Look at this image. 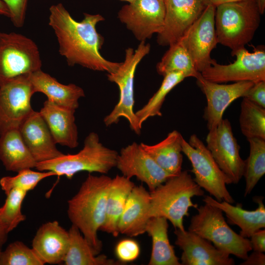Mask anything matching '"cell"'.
<instances>
[{
    "mask_svg": "<svg viewBox=\"0 0 265 265\" xmlns=\"http://www.w3.org/2000/svg\"><path fill=\"white\" fill-rule=\"evenodd\" d=\"M49 25L53 28L59 45V53L69 66L79 65L94 71L115 72L121 63L106 59L100 50L103 37L96 28L105 20L100 14L85 13L81 21H76L62 3L49 9Z\"/></svg>",
    "mask_w": 265,
    "mask_h": 265,
    "instance_id": "cell-1",
    "label": "cell"
},
{
    "mask_svg": "<svg viewBox=\"0 0 265 265\" xmlns=\"http://www.w3.org/2000/svg\"><path fill=\"white\" fill-rule=\"evenodd\" d=\"M29 78L35 93L44 94L48 100L60 106L76 110L79 106V100L85 96L80 86L73 83L62 84L41 69L31 74Z\"/></svg>",
    "mask_w": 265,
    "mask_h": 265,
    "instance_id": "cell-24",
    "label": "cell"
},
{
    "mask_svg": "<svg viewBox=\"0 0 265 265\" xmlns=\"http://www.w3.org/2000/svg\"><path fill=\"white\" fill-rule=\"evenodd\" d=\"M150 194V218L165 217L175 229L185 230L184 217L189 215L190 207H198L192 202V198L204 196V191L187 171H183L169 178Z\"/></svg>",
    "mask_w": 265,
    "mask_h": 265,
    "instance_id": "cell-3",
    "label": "cell"
},
{
    "mask_svg": "<svg viewBox=\"0 0 265 265\" xmlns=\"http://www.w3.org/2000/svg\"><path fill=\"white\" fill-rule=\"evenodd\" d=\"M42 65L39 49L32 39L18 33L0 32V86L30 75Z\"/></svg>",
    "mask_w": 265,
    "mask_h": 265,
    "instance_id": "cell-8",
    "label": "cell"
},
{
    "mask_svg": "<svg viewBox=\"0 0 265 265\" xmlns=\"http://www.w3.org/2000/svg\"><path fill=\"white\" fill-rule=\"evenodd\" d=\"M204 5L207 6L208 5L214 6L215 7L219 5L235 1L241 0H202Z\"/></svg>",
    "mask_w": 265,
    "mask_h": 265,
    "instance_id": "cell-43",
    "label": "cell"
},
{
    "mask_svg": "<svg viewBox=\"0 0 265 265\" xmlns=\"http://www.w3.org/2000/svg\"><path fill=\"white\" fill-rule=\"evenodd\" d=\"M32 248L20 241L10 243L0 256V265H43Z\"/></svg>",
    "mask_w": 265,
    "mask_h": 265,
    "instance_id": "cell-36",
    "label": "cell"
},
{
    "mask_svg": "<svg viewBox=\"0 0 265 265\" xmlns=\"http://www.w3.org/2000/svg\"><path fill=\"white\" fill-rule=\"evenodd\" d=\"M257 0H241L216 7L214 24L218 43L228 47L231 55L253 39L261 20Z\"/></svg>",
    "mask_w": 265,
    "mask_h": 265,
    "instance_id": "cell-4",
    "label": "cell"
},
{
    "mask_svg": "<svg viewBox=\"0 0 265 265\" xmlns=\"http://www.w3.org/2000/svg\"><path fill=\"white\" fill-rule=\"evenodd\" d=\"M19 131L37 163L64 154L57 149L56 143L39 112L33 110L21 124Z\"/></svg>",
    "mask_w": 265,
    "mask_h": 265,
    "instance_id": "cell-19",
    "label": "cell"
},
{
    "mask_svg": "<svg viewBox=\"0 0 265 265\" xmlns=\"http://www.w3.org/2000/svg\"><path fill=\"white\" fill-rule=\"evenodd\" d=\"M165 12L164 0H134L120 9L118 17L141 42L161 31Z\"/></svg>",
    "mask_w": 265,
    "mask_h": 265,
    "instance_id": "cell-13",
    "label": "cell"
},
{
    "mask_svg": "<svg viewBox=\"0 0 265 265\" xmlns=\"http://www.w3.org/2000/svg\"><path fill=\"white\" fill-rule=\"evenodd\" d=\"M29 76L18 77L0 86V133L19 129L34 110L30 101L35 92Z\"/></svg>",
    "mask_w": 265,
    "mask_h": 265,
    "instance_id": "cell-12",
    "label": "cell"
},
{
    "mask_svg": "<svg viewBox=\"0 0 265 265\" xmlns=\"http://www.w3.org/2000/svg\"><path fill=\"white\" fill-rule=\"evenodd\" d=\"M9 233L7 227L0 219V244L2 246L7 241Z\"/></svg>",
    "mask_w": 265,
    "mask_h": 265,
    "instance_id": "cell-42",
    "label": "cell"
},
{
    "mask_svg": "<svg viewBox=\"0 0 265 265\" xmlns=\"http://www.w3.org/2000/svg\"><path fill=\"white\" fill-rule=\"evenodd\" d=\"M235 61L222 65L212 59L211 65L200 72L206 80L218 83L227 82L265 81V50L264 46L249 52L245 48L236 51Z\"/></svg>",
    "mask_w": 265,
    "mask_h": 265,
    "instance_id": "cell-10",
    "label": "cell"
},
{
    "mask_svg": "<svg viewBox=\"0 0 265 265\" xmlns=\"http://www.w3.org/2000/svg\"><path fill=\"white\" fill-rule=\"evenodd\" d=\"M10 12V17L14 26L22 27L24 24L28 0H2Z\"/></svg>",
    "mask_w": 265,
    "mask_h": 265,
    "instance_id": "cell-38",
    "label": "cell"
},
{
    "mask_svg": "<svg viewBox=\"0 0 265 265\" xmlns=\"http://www.w3.org/2000/svg\"><path fill=\"white\" fill-rule=\"evenodd\" d=\"M186 76L181 73L172 72L163 76L162 83L147 103L135 112L139 126L149 118L156 116H161V108L167 95L177 84L182 82Z\"/></svg>",
    "mask_w": 265,
    "mask_h": 265,
    "instance_id": "cell-32",
    "label": "cell"
},
{
    "mask_svg": "<svg viewBox=\"0 0 265 265\" xmlns=\"http://www.w3.org/2000/svg\"><path fill=\"white\" fill-rule=\"evenodd\" d=\"M69 242L68 231L53 221L42 224L32 243V248L45 264L63 262Z\"/></svg>",
    "mask_w": 265,
    "mask_h": 265,
    "instance_id": "cell-20",
    "label": "cell"
},
{
    "mask_svg": "<svg viewBox=\"0 0 265 265\" xmlns=\"http://www.w3.org/2000/svg\"><path fill=\"white\" fill-rule=\"evenodd\" d=\"M140 248L138 243L130 238L120 240L116 245L115 253L118 260L126 263L135 260L139 256Z\"/></svg>",
    "mask_w": 265,
    "mask_h": 265,
    "instance_id": "cell-37",
    "label": "cell"
},
{
    "mask_svg": "<svg viewBox=\"0 0 265 265\" xmlns=\"http://www.w3.org/2000/svg\"><path fill=\"white\" fill-rule=\"evenodd\" d=\"M240 265H265V255L263 252L253 251Z\"/></svg>",
    "mask_w": 265,
    "mask_h": 265,
    "instance_id": "cell-41",
    "label": "cell"
},
{
    "mask_svg": "<svg viewBox=\"0 0 265 265\" xmlns=\"http://www.w3.org/2000/svg\"><path fill=\"white\" fill-rule=\"evenodd\" d=\"M0 15L10 17L9 10L2 0H0Z\"/></svg>",
    "mask_w": 265,
    "mask_h": 265,
    "instance_id": "cell-44",
    "label": "cell"
},
{
    "mask_svg": "<svg viewBox=\"0 0 265 265\" xmlns=\"http://www.w3.org/2000/svg\"><path fill=\"white\" fill-rule=\"evenodd\" d=\"M169 47L157 65L158 73L164 76L170 73L178 72L184 74L186 78H196L200 72L196 70L182 40L180 39Z\"/></svg>",
    "mask_w": 265,
    "mask_h": 265,
    "instance_id": "cell-30",
    "label": "cell"
},
{
    "mask_svg": "<svg viewBox=\"0 0 265 265\" xmlns=\"http://www.w3.org/2000/svg\"><path fill=\"white\" fill-rule=\"evenodd\" d=\"M0 160L8 171L35 168L37 162L25 144L19 129L0 133Z\"/></svg>",
    "mask_w": 265,
    "mask_h": 265,
    "instance_id": "cell-25",
    "label": "cell"
},
{
    "mask_svg": "<svg viewBox=\"0 0 265 265\" xmlns=\"http://www.w3.org/2000/svg\"><path fill=\"white\" fill-rule=\"evenodd\" d=\"M165 12L162 30L157 43L169 46L178 41L206 7L202 0H164Z\"/></svg>",
    "mask_w": 265,
    "mask_h": 265,
    "instance_id": "cell-17",
    "label": "cell"
},
{
    "mask_svg": "<svg viewBox=\"0 0 265 265\" xmlns=\"http://www.w3.org/2000/svg\"><path fill=\"white\" fill-rule=\"evenodd\" d=\"M27 192L12 189L6 195L3 205L0 208V219L9 232L15 229L26 217L21 211L23 202Z\"/></svg>",
    "mask_w": 265,
    "mask_h": 265,
    "instance_id": "cell-35",
    "label": "cell"
},
{
    "mask_svg": "<svg viewBox=\"0 0 265 265\" xmlns=\"http://www.w3.org/2000/svg\"><path fill=\"white\" fill-rule=\"evenodd\" d=\"M243 98L265 108V81L254 83L244 94Z\"/></svg>",
    "mask_w": 265,
    "mask_h": 265,
    "instance_id": "cell-39",
    "label": "cell"
},
{
    "mask_svg": "<svg viewBox=\"0 0 265 265\" xmlns=\"http://www.w3.org/2000/svg\"><path fill=\"white\" fill-rule=\"evenodd\" d=\"M182 147L183 153L191 163L194 182L217 201L234 203L235 200L226 186L231 184L230 180L197 135L192 134L188 142L183 138Z\"/></svg>",
    "mask_w": 265,
    "mask_h": 265,
    "instance_id": "cell-9",
    "label": "cell"
},
{
    "mask_svg": "<svg viewBox=\"0 0 265 265\" xmlns=\"http://www.w3.org/2000/svg\"><path fill=\"white\" fill-rule=\"evenodd\" d=\"M215 8L207 6L181 38L200 73L211 65V53L218 44L214 24Z\"/></svg>",
    "mask_w": 265,
    "mask_h": 265,
    "instance_id": "cell-14",
    "label": "cell"
},
{
    "mask_svg": "<svg viewBox=\"0 0 265 265\" xmlns=\"http://www.w3.org/2000/svg\"><path fill=\"white\" fill-rule=\"evenodd\" d=\"M175 243L183 251L181 265H234L230 255L189 231L175 229Z\"/></svg>",
    "mask_w": 265,
    "mask_h": 265,
    "instance_id": "cell-18",
    "label": "cell"
},
{
    "mask_svg": "<svg viewBox=\"0 0 265 265\" xmlns=\"http://www.w3.org/2000/svg\"><path fill=\"white\" fill-rule=\"evenodd\" d=\"M257 2L260 12L262 15L265 11V0H257Z\"/></svg>",
    "mask_w": 265,
    "mask_h": 265,
    "instance_id": "cell-45",
    "label": "cell"
},
{
    "mask_svg": "<svg viewBox=\"0 0 265 265\" xmlns=\"http://www.w3.org/2000/svg\"><path fill=\"white\" fill-rule=\"evenodd\" d=\"M121 0L126 1L128 2L129 3H131L134 0Z\"/></svg>",
    "mask_w": 265,
    "mask_h": 265,
    "instance_id": "cell-46",
    "label": "cell"
},
{
    "mask_svg": "<svg viewBox=\"0 0 265 265\" xmlns=\"http://www.w3.org/2000/svg\"><path fill=\"white\" fill-rule=\"evenodd\" d=\"M167 219L152 217L149 220L146 232L151 237L152 248L149 265H181L168 236Z\"/></svg>",
    "mask_w": 265,
    "mask_h": 265,
    "instance_id": "cell-28",
    "label": "cell"
},
{
    "mask_svg": "<svg viewBox=\"0 0 265 265\" xmlns=\"http://www.w3.org/2000/svg\"><path fill=\"white\" fill-rule=\"evenodd\" d=\"M150 51V44H146L145 41H141L135 50L127 48L124 62L121 63L115 72L107 74L108 80L118 85L120 96L118 103L104 119L106 126L117 124L120 118L124 117L128 120L131 129L136 134H140L141 128L133 110L134 77L138 64Z\"/></svg>",
    "mask_w": 265,
    "mask_h": 265,
    "instance_id": "cell-7",
    "label": "cell"
},
{
    "mask_svg": "<svg viewBox=\"0 0 265 265\" xmlns=\"http://www.w3.org/2000/svg\"><path fill=\"white\" fill-rule=\"evenodd\" d=\"M250 239L252 249L253 251L265 252V230L260 229L256 231L250 237Z\"/></svg>",
    "mask_w": 265,
    "mask_h": 265,
    "instance_id": "cell-40",
    "label": "cell"
},
{
    "mask_svg": "<svg viewBox=\"0 0 265 265\" xmlns=\"http://www.w3.org/2000/svg\"><path fill=\"white\" fill-rule=\"evenodd\" d=\"M183 138L179 132L174 130L158 143L149 145L141 143L140 145L161 168L174 176L182 171Z\"/></svg>",
    "mask_w": 265,
    "mask_h": 265,
    "instance_id": "cell-26",
    "label": "cell"
},
{
    "mask_svg": "<svg viewBox=\"0 0 265 265\" xmlns=\"http://www.w3.org/2000/svg\"><path fill=\"white\" fill-rule=\"evenodd\" d=\"M118 153L105 146L99 135L91 132L86 137L82 149L75 154H67L51 160L37 163L39 171H49L57 176H65L71 179L81 171L107 174L116 167Z\"/></svg>",
    "mask_w": 265,
    "mask_h": 265,
    "instance_id": "cell-5",
    "label": "cell"
},
{
    "mask_svg": "<svg viewBox=\"0 0 265 265\" xmlns=\"http://www.w3.org/2000/svg\"><path fill=\"white\" fill-rule=\"evenodd\" d=\"M14 176H5L0 180V186L5 194L12 189H20L28 192L33 189L42 180L49 177L56 176L52 171H35L26 169L17 172Z\"/></svg>",
    "mask_w": 265,
    "mask_h": 265,
    "instance_id": "cell-34",
    "label": "cell"
},
{
    "mask_svg": "<svg viewBox=\"0 0 265 265\" xmlns=\"http://www.w3.org/2000/svg\"><path fill=\"white\" fill-rule=\"evenodd\" d=\"M250 152L244 160L243 176L245 180L244 196L249 194L265 174V140L253 138L248 139Z\"/></svg>",
    "mask_w": 265,
    "mask_h": 265,
    "instance_id": "cell-31",
    "label": "cell"
},
{
    "mask_svg": "<svg viewBox=\"0 0 265 265\" xmlns=\"http://www.w3.org/2000/svg\"><path fill=\"white\" fill-rule=\"evenodd\" d=\"M134 186L130 179L123 175H117L112 179L107 197L105 220L100 231L114 237L118 236V222L127 198Z\"/></svg>",
    "mask_w": 265,
    "mask_h": 265,
    "instance_id": "cell-27",
    "label": "cell"
},
{
    "mask_svg": "<svg viewBox=\"0 0 265 265\" xmlns=\"http://www.w3.org/2000/svg\"><path fill=\"white\" fill-rule=\"evenodd\" d=\"M188 231L210 241L220 250L243 260L252 250L250 239L236 233L228 225L222 211L205 203L196 209Z\"/></svg>",
    "mask_w": 265,
    "mask_h": 265,
    "instance_id": "cell-6",
    "label": "cell"
},
{
    "mask_svg": "<svg viewBox=\"0 0 265 265\" xmlns=\"http://www.w3.org/2000/svg\"><path fill=\"white\" fill-rule=\"evenodd\" d=\"M261 196H255L253 200L258 204L257 208L249 211L242 208L240 203L236 206L224 201H218L210 196H205L203 201L215 206L224 212L229 222L240 228L239 235L249 238L256 231L265 227V207Z\"/></svg>",
    "mask_w": 265,
    "mask_h": 265,
    "instance_id": "cell-23",
    "label": "cell"
},
{
    "mask_svg": "<svg viewBox=\"0 0 265 265\" xmlns=\"http://www.w3.org/2000/svg\"><path fill=\"white\" fill-rule=\"evenodd\" d=\"M239 123L246 138L265 140V108L243 98L240 105Z\"/></svg>",
    "mask_w": 265,
    "mask_h": 265,
    "instance_id": "cell-33",
    "label": "cell"
},
{
    "mask_svg": "<svg viewBox=\"0 0 265 265\" xmlns=\"http://www.w3.org/2000/svg\"><path fill=\"white\" fill-rule=\"evenodd\" d=\"M2 246L0 244V254H1V251H2V250H1V247H2Z\"/></svg>",
    "mask_w": 265,
    "mask_h": 265,
    "instance_id": "cell-47",
    "label": "cell"
},
{
    "mask_svg": "<svg viewBox=\"0 0 265 265\" xmlns=\"http://www.w3.org/2000/svg\"><path fill=\"white\" fill-rule=\"evenodd\" d=\"M75 110L59 106L47 99L39 111L55 142L71 149L79 145Z\"/></svg>",
    "mask_w": 265,
    "mask_h": 265,
    "instance_id": "cell-22",
    "label": "cell"
},
{
    "mask_svg": "<svg viewBox=\"0 0 265 265\" xmlns=\"http://www.w3.org/2000/svg\"><path fill=\"white\" fill-rule=\"evenodd\" d=\"M111 180L112 178L105 174L95 176L89 174L76 194L68 201L70 220L79 229L96 255L102 248L98 231L105 220Z\"/></svg>",
    "mask_w": 265,
    "mask_h": 265,
    "instance_id": "cell-2",
    "label": "cell"
},
{
    "mask_svg": "<svg viewBox=\"0 0 265 265\" xmlns=\"http://www.w3.org/2000/svg\"><path fill=\"white\" fill-rule=\"evenodd\" d=\"M195 79L206 97L204 117L209 131L216 127L223 119L227 107L237 99L243 97L254 84L252 81H243L223 84L205 79L200 73Z\"/></svg>",
    "mask_w": 265,
    "mask_h": 265,
    "instance_id": "cell-16",
    "label": "cell"
},
{
    "mask_svg": "<svg viewBox=\"0 0 265 265\" xmlns=\"http://www.w3.org/2000/svg\"><path fill=\"white\" fill-rule=\"evenodd\" d=\"M209 131L206 137L207 148L231 183L238 184L243 176L245 162L240 156V147L230 121L223 119Z\"/></svg>",
    "mask_w": 265,
    "mask_h": 265,
    "instance_id": "cell-11",
    "label": "cell"
},
{
    "mask_svg": "<svg viewBox=\"0 0 265 265\" xmlns=\"http://www.w3.org/2000/svg\"><path fill=\"white\" fill-rule=\"evenodd\" d=\"M150 194L143 186H134L130 192L120 218L119 233L133 237L146 232L150 218Z\"/></svg>",
    "mask_w": 265,
    "mask_h": 265,
    "instance_id": "cell-21",
    "label": "cell"
},
{
    "mask_svg": "<svg viewBox=\"0 0 265 265\" xmlns=\"http://www.w3.org/2000/svg\"><path fill=\"white\" fill-rule=\"evenodd\" d=\"M69 242L63 262L66 265H120L121 262L96 255L79 229L72 225L68 231Z\"/></svg>",
    "mask_w": 265,
    "mask_h": 265,
    "instance_id": "cell-29",
    "label": "cell"
},
{
    "mask_svg": "<svg viewBox=\"0 0 265 265\" xmlns=\"http://www.w3.org/2000/svg\"><path fill=\"white\" fill-rule=\"evenodd\" d=\"M116 167L123 176L130 179L135 177L144 183L150 191L173 176L161 168L140 144L135 142L121 149Z\"/></svg>",
    "mask_w": 265,
    "mask_h": 265,
    "instance_id": "cell-15",
    "label": "cell"
}]
</instances>
